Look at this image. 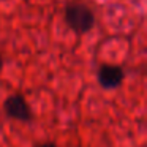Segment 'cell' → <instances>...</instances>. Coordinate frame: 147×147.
I'll return each mask as SVG.
<instances>
[{
  "instance_id": "1",
  "label": "cell",
  "mask_w": 147,
  "mask_h": 147,
  "mask_svg": "<svg viewBox=\"0 0 147 147\" xmlns=\"http://www.w3.org/2000/svg\"><path fill=\"white\" fill-rule=\"evenodd\" d=\"M95 14L81 0L68 2L65 7V22L73 32L87 33L95 26Z\"/></svg>"
},
{
  "instance_id": "2",
  "label": "cell",
  "mask_w": 147,
  "mask_h": 147,
  "mask_svg": "<svg viewBox=\"0 0 147 147\" xmlns=\"http://www.w3.org/2000/svg\"><path fill=\"white\" fill-rule=\"evenodd\" d=\"M3 111L8 117L14 119L19 122H30L33 119V112L30 109L29 103L26 101L21 93H14L10 95L3 101Z\"/></svg>"
},
{
  "instance_id": "3",
  "label": "cell",
  "mask_w": 147,
  "mask_h": 147,
  "mask_svg": "<svg viewBox=\"0 0 147 147\" xmlns=\"http://www.w3.org/2000/svg\"><path fill=\"white\" fill-rule=\"evenodd\" d=\"M96 79H98V84L103 89L114 90L122 86V82L125 79V71L119 65L103 63L98 68V71H96Z\"/></svg>"
},
{
  "instance_id": "4",
  "label": "cell",
  "mask_w": 147,
  "mask_h": 147,
  "mask_svg": "<svg viewBox=\"0 0 147 147\" xmlns=\"http://www.w3.org/2000/svg\"><path fill=\"white\" fill-rule=\"evenodd\" d=\"M35 147H59V146L54 142H41V144H36Z\"/></svg>"
},
{
  "instance_id": "5",
  "label": "cell",
  "mask_w": 147,
  "mask_h": 147,
  "mask_svg": "<svg viewBox=\"0 0 147 147\" xmlns=\"http://www.w3.org/2000/svg\"><path fill=\"white\" fill-rule=\"evenodd\" d=\"M2 68H3V59H2V55H0V71H2Z\"/></svg>"
}]
</instances>
